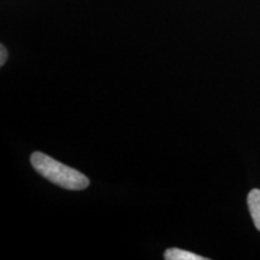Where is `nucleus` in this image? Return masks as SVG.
Wrapping results in <instances>:
<instances>
[{
  "label": "nucleus",
  "mask_w": 260,
  "mask_h": 260,
  "mask_svg": "<svg viewBox=\"0 0 260 260\" xmlns=\"http://www.w3.org/2000/svg\"><path fill=\"white\" fill-rule=\"evenodd\" d=\"M31 167L52 183L68 190H83L89 186V178L76 169L57 161L42 152H34L30 157Z\"/></svg>",
  "instance_id": "1"
},
{
  "label": "nucleus",
  "mask_w": 260,
  "mask_h": 260,
  "mask_svg": "<svg viewBox=\"0 0 260 260\" xmlns=\"http://www.w3.org/2000/svg\"><path fill=\"white\" fill-rule=\"evenodd\" d=\"M247 203H248L249 213H251L253 223L260 232V189H253L249 191Z\"/></svg>",
  "instance_id": "2"
},
{
  "label": "nucleus",
  "mask_w": 260,
  "mask_h": 260,
  "mask_svg": "<svg viewBox=\"0 0 260 260\" xmlns=\"http://www.w3.org/2000/svg\"><path fill=\"white\" fill-rule=\"evenodd\" d=\"M164 258L167 260H205L206 258L194 253L183 251L180 248H169L164 253Z\"/></svg>",
  "instance_id": "3"
},
{
  "label": "nucleus",
  "mask_w": 260,
  "mask_h": 260,
  "mask_svg": "<svg viewBox=\"0 0 260 260\" xmlns=\"http://www.w3.org/2000/svg\"><path fill=\"white\" fill-rule=\"evenodd\" d=\"M0 56H2V58H0V65H4L5 64V61H6V59H8V51H6V48H5V46L4 45H2V46H0Z\"/></svg>",
  "instance_id": "4"
}]
</instances>
